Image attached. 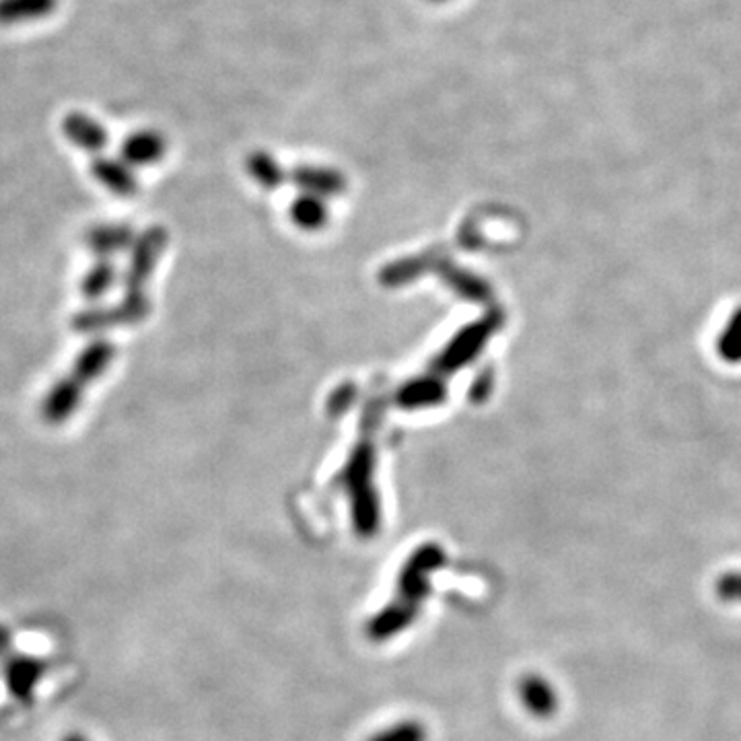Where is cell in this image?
Segmentation results:
<instances>
[{"label": "cell", "instance_id": "obj_13", "mask_svg": "<svg viewBox=\"0 0 741 741\" xmlns=\"http://www.w3.org/2000/svg\"><path fill=\"white\" fill-rule=\"evenodd\" d=\"M65 741H87L81 736H68Z\"/></svg>", "mask_w": 741, "mask_h": 741}, {"label": "cell", "instance_id": "obj_8", "mask_svg": "<svg viewBox=\"0 0 741 741\" xmlns=\"http://www.w3.org/2000/svg\"><path fill=\"white\" fill-rule=\"evenodd\" d=\"M75 384V381H73ZM73 384H63V386L56 387V391L52 394L48 398V403H46V414L49 419L60 420L65 419L70 414V410L75 408V403L79 402V389L73 391Z\"/></svg>", "mask_w": 741, "mask_h": 741}, {"label": "cell", "instance_id": "obj_1", "mask_svg": "<svg viewBox=\"0 0 741 741\" xmlns=\"http://www.w3.org/2000/svg\"><path fill=\"white\" fill-rule=\"evenodd\" d=\"M46 663L35 660V657H13L4 667V679L7 688L16 703L30 705L32 703L35 686L46 672Z\"/></svg>", "mask_w": 741, "mask_h": 741}, {"label": "cell", "instance_id": "obj_9", "mask_svg": "<svg viewBox=\"0 0 741 741\" xmlns=\"http://www.w3.org/2000/svg\"><path fill=\"white\" fill-rule=\"evenodd\" d=\"M106 346H108V344L93 346L91 351H87L85 355H81L79 363H77V367H75V379H77L79 384L87 381L89 377H93V375H97L99 370L106 367V361H108V358L103 356V353L108 351Z\"/></svg>", "mask_w": 741, "mask_h": 741}, {"label": "cell", "instance_id": "obj_4", "mask_svg": "<svg viewBox=\"0 0 741 741\" xmlns=\"http://www.w3.org/2000/svg\"><path fill=\"white\" fill-rule=\"evenodd\" d=\"M519 696L523 707L532 712L533 717L546 719L556 712L558 696L550 686L549 679L540 676H526L519 684Z\"/></svg>", "mask_w": 741, "mask_h": 741}, {"label": "cell", "instance_id": "obj_11", "mask_svg": "<svg viewBox=\"0 0 741 741\" xmlns=\"http://www.w3.org/2000/svg\"><path fill=\"white\" fill-rule=\"evenodd\" d=\"M424 740V729L419 723H402L400 727H394L386 733L377 736L373 741H422Z\"/></svg>", "mask_w": 741, "mask_h": 741}, {"label": "cell", "instance_id": "obj_6", "mask_svg": "<svg viewBox=\"0 0 741 741\" xmlns=\"http://www.w3.org/2000/svg\"><path fill=\"white\" fill-rule=\"evenodd\" d=\"M717 355L727 365H741V306L729 316L717 336Z\"/></svg>", "mask_w": 741, "mask_h": 741}, {"label": "cell", "instance_id": "obj_10", "mask_svg": "<svg viewBox=\"0 0 741 741\" xmlns=\"http://www.w3.org/2000/svg\"><path fill=\"white\" fill-rule=\"evenodd\" d=\"M715 591L727 604H741V571L721 575L715 585Z\"/></svg>", "mask_w": 741, "mask_h": 741}, {"label": "cell", "instance_id": "obj_12", "mask_svg": "<svg viewBox=\"0 0 741 741\" xmlns=\"http://www.w3.org/2000/svg\"><path fill=\"white\" fill-rule=\"evenodd\" d=\"M9 651H11V634L4 627H0V657L9 655Z\"/></svg>", "mask_w": 741, "mask_h": 741}, {"label": "cell", "instance_id": "obj_14", "mask_svg": "<svg viewBox=\"0 0 741 741\" xmlns=\"http://www.w3.org/2000/svg\"><path fill=\"white\" fill-rule=\"evenodd\" d=\"M431 2H450V0H431Z\"/></svg>", "mask_w": 741, "mask_h": 741}, {"label": "cell", "instance_id": "obj_2", "mask_svg": "<svg viewBox=\"0 0 741 741\" xmlns=\"http://www.w3.org/2000/svg\"><path fill=\"white\" fill-rule=\"evenodd\" d=\"M60 0H0V25L13 27L44 21L58 11Z\"/></svg>", "mask_w": 741, "mask_h": 741}, {"label": "cell", "instance_id": "obj_5", "mask_svg": "<svg viewBox=\"0 0 741 741\" xmlns=\"http://www.w3.org/2000/svg\"><path fill=\"white\" fill-rule=\"evenodd\" d=\"M163 151H165V141H163L162 134H157L153 130H143L139 134H132L122 146V153H124L126 162L134 163V165L157 162L162 157Z\"/></svg>", "mask_w": 741, "mask_h": 741}, {"label": "cell", "instance_id": "obj_3", "mask_svg": "<svg viewBox=\"0 0 741 741\" xmlns=\"http://www.w3.org/2000/svg\"><path fill=\"white\" fill-rule=\"evenodd\" d=\"M63 132L73 145L82 151H101L108 143V130L82 112L68 113L63 120Z\"/></svg>", "mask_w": 741, "mask_h": 741}, {"label": "cell", "instance_id": "obj_7", "mask_svg": "<svg viewBox=\"0 0 741 741\" xmlns=\"http://www.w3.org/2000/svg\"><path fill=\"white\" fill-rule=\"evenodd\" d=\"M96 178L106 184L108 188H112L115 192H130L134 188V178L129 172L126 165L113 162V159H96L91 165Z\"/></svg>", "mask_w": 741, "mask_h": 741}]
</instances>
